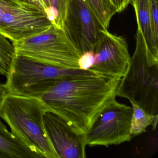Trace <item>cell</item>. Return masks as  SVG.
Instances as JSON below:
<instances>
[{"mask_svg": "<svg viewBox=\"0 0 158 158\" xmlns=\"http://www.w3.org/2000/svg\"><path fill=\"white\" fill-rule=\"evenodd\" d=\"M104 1H105V2L107 3V4H108L110 7L112 8V9H114V10H116L114 6L113 5L112 3L111 0H104Z\"/></svg>", "mask_w": 158, "mask_h": 158, "instance_id": "22", "label": "cell"}, {"mask_svg": "<svg viewBox=\"0 0 158 158\" xmlns=\"http://www.w3.org/2000/svg\"><path fill=\"white\" fill-rule=\"evenodd\" d=\"M24 1L36 5L45 11V6L42 0H24Z\"/></svg>", "mask_w": 158, "mask_h": 158, "instance_id": "21", "label": "cell"}, {"mask_svg": "<svg viewBox=\"0 0 158 158\" xmlns=\"http://www.w3.org/2000/svg\"><path fill=\"white\" fill-rule=\"evenodd\" d=\"M136 18L137 27L140 29L146 47L150 53L158 59V41L153 34L149 9V0H132Z\"/></svg>", "mask_w": 158, "mask_h": 158, "instance_id": "12", "label": "cell"}, {"mask_svg": "<svg viewBox=\"0 0 158 158\" xmlns=\"http://www.w3.org/2000/svg\"><path fill=\"white\" fill-rule=\"evenodd\" d=\"M116 96L127 99L149 114L158 115V59L148 50L138 27L135 49Z\"/></svg>", "mask_w": 158, "mask_h": 158, "instance_id": "3", "label": "cell"}, {"mask_svg": "<svg viewBox=\"0 0 158 158\" xmlns=\"http://www.w3.org/2000/svg\"><path fill=\"white\" fill-rule=\"evenodd\" d=\"M9 94V90L6 84H0V111L2 103L5 98Z\"/></svg>", "mask_w": 158, "mask_h": 158, "instance_id": "20", "label": "cell"}, {"mask_svg": "<svg viewBox=\"0 0 158 158\" xmlns=\"http://www.w3.org/2000/svg\"><path fill=\"white\" fill-rule=\"evenodd\" d=\"M130 103L133 110L130 130L132 137L146 132L149 126H152V130H155L158 124V115L149 114L134 102Z\"/></svg>", "mask_w": 158, "mask_h": 158, "instance_id": "13", "label": "cell"}, {"mask_svg": "<svg viewBox=\"0 0 158 158\" xmlns=\"http://www.w3.org/2000/svg\"><path fill=\"white\" fill-rule=\"evenodd\" d=\"M92 51L94 62L89 70L99 74L123 77L131 59L124 38L100 28Z\"/></svg>", "mask_w": 158, "mask_h": 158, "instance_id": "8", "label": "cell"}, {"mask_svg": "<svg viewBox=\"0 0 158 158\" xmlns=\"http://www.w3.org/2000/svg\"><path fill=\"white\" fill-rule=\"evenodd\" d=\"M52 26L46 13L24 0H0V34L13 43L35 36Z\"/></svg>", "mask_w": 158, "mask_h": 158, "instance_id": "6", "label": "cell"}, {"mask_svg": "<svg viewBox=\"0 0 158 158\" xmlns=\"http://www.w3.org/2000/svg\"><path fill=\"white\" fill-rule=\"evenodd\" d=\"M101 28L108 29L116 10L109 6L104 0H86Z\"/></svg>", "mask_w": 158, "mask_h": 158, "instance_id": "15", "label": "cell"}, {"mask_svg": "<svg viewBox=\"0 0 158 158\" xmlns=\"http://www.w3.org/2000/svg\"><path fill=\"white\" fill-rule=\"evenodd\" d=\"M49 110L38 98L9 94L0 111L12 133L46 158H60L46 132L43 122Z\"/></svg>", "mask_w": 158, "mask_h": 158, "instance_id": "2", "label": "cell"}, {"mask_svg": "<svg viewBox=\"0 0 158 158\" xmlns=\"http://www.w3.org/2000/svg\"><path fill=\"white\" fill-rule=\"evenodd\" d=\"M94 62V56L92 51L84 52L78 60L79 68L82 70H88L92 67Z\"/></svg>", "mask_w": 158, "mask_h": 158, "instance_id": "18", "label": "cell"}, {"mask_svg": "<svg viewBox=\"0 0 158 158\" xmlns=\"http://www.w3.org/2000/svg\"><path fill=\"white\" fill-rule=\"evenodd\" d=\"M43 122L48 136L60 158H85L87 145L85 134L75 132L56 114L48 110Z\"/></svg>", "mask_w": 158, "mask_h": 158, "instance_id": "10", "label": "cell"}, {"mask_svg": "<svg viewBox=\"0 0 158 158\" xmlns=\"http://www.w3.org/2000/svg\"><path fill=\"white\" fill-rule=\"evenodd\" d=\"M13 44L17 55L63 68H79L78 60L83 53L65 31L53 26L42 34Z\"/></svg>", "mask_w": 158, "mask_h": 158, "instance_id": "5", "label": "cell"}, {"mask_svg": "<svg viewBox=\"0 0 158 158\" xmlns=\"http://www.w3.org/2000/svg\"><path fill=\"white\" fill-rule=\"evenodd\" d=\"M149 9L153 34L158 41V0H149Z\"/></svg>", "mask_w": 158, "mask_h": 158, "instance_id": "17", "label": "cell"}, {"mask_svg": "<svg viewBox=\"0 0 158 158\" xmlns=\"http://www.w3.org/2000/svg\"><path fill=\"white\" fill-rule=\"evenodd\" d=\"M100 28L86 0H71L64 31L82 53L92 50Z\"/></svg>", "mask_w": 158, "mask_h": 158, "instance_id": "9", "label": "cell"}, {"mask_svg": "<svg viewBox=\"0 0 158 158\" xmlns=\"http://www.w3.org/2000/svg\"><path fill=\"white\" fill-rule=\"evenodd\" d=\"M121 78L102 74L52 81L40 99L76 133L85 134L106 105L115 99Z\"/></svg>", "mask_w": 158, "mask_h": 158, "instance_id": "1", "label": "cell"}, {"mask_svg": "<svg viewBox=\"0 0 158 158\" xmlns=\"http://www.w3.org/2000/svg\"><path fill=\"white\" fill-rule=\"evenodd\" d=\"M132 107L114 99L100 112L85 134L87 145H118L131 140Z\"/></svg>", "mask_w": 158, "mask_h": 158, "instance_id": "7", "label": "cell"}, {"mask_svg": "<svg viewBox=\"0 0 158 158\" xmlns=\"http://www.w3.org/2000/svg\"><path fill=\"white\" fill-rule=\"evenodd\" d=\"M44 156L10 132L0 121V158H43Z\"/></svg>", "mask_w": 158, "mask_h": 158, "instance_id": "11", "label": "cell"}, {"mask_svg": "<svg viewBox=\"0 0 158 158\" xmlns=\"http://www.w3.org/2000/svg\"><path fill=\"white\" fill-rule=\"evenodd\" d=\"M132 0H111L112 3L118 13L123 11L130 4Z\"/></svg>", "mask_w": 158, "mask_h": 158, "instance_id": "19", "label": "cell"}, {"mask_svg": "<svg viewBox=\"0 0 158 158\" xmlns=\"http://www.w3.org/2000/svg\"><path fill=\"white\" fill-rule=\"evenodd\" d=\"M15 55L13 42L0 34V75H7Z\"/></svg>", "mask_w": 158, "mask_h": 158, "instance_id": "16", "label": "cell"}, {"mask_svg": "<svg viewBox=\"0 0 158 158\" xmlns=\"http://www.w3.org/2000/svg\"><path fill=\"white\" fill-rule=\"evenodd\" d=\"M71 0H49L50 12L49 20L54 27L64 31Z\"/></svg>", "mask_w": 158, "mask_h": 158, "instance_id": "14", "label": "cell"}, {"mask_svg": "<svg viewBox=\"0 0 158 158\" xmlns=\"http://www.w3.org/2000/svg\"><path fill=\"white\" fill-rule=\"evenodd\" d=\"M95 74H98L89 70L63 68L15 54L5 84L9 94L39 98L53 80Z\"/></svg>", "mask_w": 158, "mask_h": 158, "instance_id": "4", "label": "cell"}]
</instances>
